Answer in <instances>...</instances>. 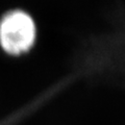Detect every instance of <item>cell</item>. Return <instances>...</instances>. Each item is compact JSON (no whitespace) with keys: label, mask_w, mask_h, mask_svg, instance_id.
<instances>
[{"label":"cell","mask_w":125,"mask_h":125,"mask_svg":"<svg viewBox=\"0 0 125 125\" xmlns=\"http://www.w3.org/2000/svg\"><path fill=\"white\" fill-rule=\"evenodd\" d=\"M37 25L29 13L21 9L6 11L0 19V45L4 51L19 55L32 48Z\"/></svg>","instance_id":"obj_1"}]
</instances>
